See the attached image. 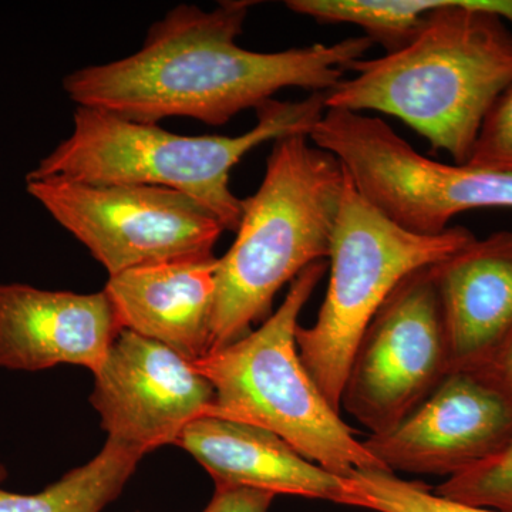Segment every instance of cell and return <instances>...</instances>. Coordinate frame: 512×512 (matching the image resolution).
Listing matches in <instances>:
<instances>
[{
  "label": "cell",
  "instance_id": "obj_13",
  "mask_svg": "<svg viewBox=\"0 0 512 512\" xmlns=\"http://www.w3.org/2000/svg\"><path fill=\"white\" fill-rule=\"evenodd\" d=\"M175 446L191 454L215 485L254 488L360 508L349 477L329 473L261 427L204 416L192 421Z\"/></svg>",
  "mask_w": 512,
  "mask_h": 512
},
{
  "label": "cell",
  "instance_id": "obj_3",
  "mask_svg": "<svg viewBox=\"0 0 512 512\" xmlns=\"http://www.w3.org/2000/svg\"><path fill=\"white\" fill-rule=\"evenodd\" d=\"M346 183L338 158L308 136L274 141L264 180L242 200L234 244L217 261L211 350L248 335L286 284L328 261Z\"/></svg>",
  "mask_w": 512,
  "mask_h": 512
},
{
  "label": "cell",
  "instance_id": "obj_16",
  "mask_svg": "<svg viewBox=\"0 0 512 512\" xmlns=\"http://www.w3.org/2000/svg\"><path fill=\"white\" fill-rule=\"evenodd\" d=\"M144 457L134 448L107 440L93 460L36 494L0 488V512H103L116 501Z\"/></svg>",
  "mask_w": 512,
  "mask_h": 512
},
{
  "label": "cell",
  "instance_id": "obj_4",
  "mask_svg": "<svg viewBox=\"0 0 512 512\" xmlns=\"http://www.w3.org/2000/svg\"><path fill=\"white\" fill-rule=\"evenodd\" d=\"M326 93L301 101L269 100L258 121L238 137L181 136L158 124L77 106L73 131L30 171L33 178L89 184H143L170 188L210 211L225 231L237 232L242 200L231 191L232 168L265 141L308 136L326 113Z\"/></svg>",
  "mask_w": 512,
  "mask_h": 512
},
{
  "label": "cell",
  "instance_id": "obj_5",
  "mask_svg": "<svg viewBox=\"0 0 512 512\" xmlns=\"http://www.w3.org/2000/svg\"><path fill=\"white\" fill-rule=\"evenodd\" d=\"M328 268V261L308 266L258 329L191 363L214 389L208 416L271 431L339 477L355 470L389 471L330 406L299 356V315Z\"/></svg>",
  "mask_w": 512,
  "mask_h": 512
},
{
  "label": "cell",
  "instance_id": "obj_14",
  "mask_svg": "<svg viewBox=\"0 0 512 512\" xmlns=\"http://www.w3.org/2000/svg\"><path fill=\"white\" fill-rule=\"evenodd\" d=\"M217 256L138 266L109 276L123 330L156 340L190 362L211 350Z\"/></svg>",
  "mask_w": 512,
  "mask_h": 512
},
{
  "label": "cell",
  "instance_id": "obj_11",
  "mask_svg": "<svg viewBox=\"0 0 512 512\" xmlns=\"http://www.w3.org/2000/svg\"><path fill=\"white\" fill-rule=\"evenodd\" d=\"M512 439V400L471 370H454L384 434L363 441L396 474L454 477L493 457Z\"/></svg>",
  "mask_w": 512,
  "mask_h": 512
},
{
  "label": "cell",
  "instance_id": "obj_2",
  "mask_svg": "<svg viewBox=\"0 0 512 512\" xmlns=\"http://www.w3.org/2000/svg\"><path fill=\"white\" fill-rule=\"evenodd\" d=\"M427 16L407 45L357 60L326 93V109L397 117L467 164L485 116L512 84V29L485 0H426Z\"/></svg>",
  "mask_w": 512,
  "mask_h": 512
},
{
  "label": "cell",
  "instance_id": "obj_17",
  "mask_svg": "<svg viewBox=\"0 0 512 512\" xmlns=\"http://www.w3.org/2000/svg\"><path fill=\"white\" fill-rule=\"evenodd\" d=\"M349 480L360 508L376 512H510L441 497L426 484L403 480L390 471L355 470Z\"/></svg>",
  "mask_w": 512,
  "mask_h": 512
},
{
  "label": "cell",
  "instance_id": "obj_7",
  "mask_svg": "<svg viewBox=\"0 0 512 512\" xmlns=\"http://www.w3.org/2000/svg\"><path fill=\"white\" fill-rule=\"evenodd\" d=\"M309 138L338 158L370 205L413 234L439 235L461 212L512 208V174L431 160L377 117L328 109Z\"/></svg>",
  "mask_w": 512,
  "mask_h": 512
},
{
  "label": "cell",
  "instance_id": "obj_20",
  "mask_svg": "<svg viewBox=\"0 0 512 512\" xmlns=\"http://www.w3.org/2000/svg\"><path fill=\"white\" fill-rule=\"evenodd\" d=\"M276 497L254 488L215 485L210 504L202 512H268Z\"/></svg>",
  "mask_w": 512,
  "mask_h": 512
},
{
  "label": "cell",
  "instance_id": "obj_21",
  "mask_svg": "<svg viewBox=\"0 0 512 512\" xmlns=\"http://www.w3.org/2000/svg\"><path fill=\"white\" fill-rule=\"evenodd\" d=\"M471 372L483 377L485 382L512 400V333L493 355Z\"/></svg>",
  "mask_w": 512,
  "mask_h": 512
},
{
  "label": "cell",
  "instance_id": "obj_9",
  "mask_svg": "<svg viewBox=\"0 0 512 512\" xmlns=\"http://www.w3.org/2000/svg\"><path fill=\"white\" fill-rule=\"evenodd\" d=\"M431 266L407 275L387 296L350 362L340 406L370 436L402 423L451 373Z\"/></svg>",
  "mask_w": 512,
  "mask_h": 512
},
{
  "label": "cell",
  "instance_id": "obj_1",
  "mask_svg": "<svg viewBox=\"0 0 512 512\" xmlns=\"http://www.w3.org/2000/svg\"><path fill=\"white\" fill-rule=\"evenodd\" d=\"M252 5L228 0L211 12L178 5L151 26L138 52L67 74L64 92L77 106L138 123L188 117L224 126L288 87L330 92L373 45L357 36L282 52L244 49L237 37Z\"/></svg>",
  "mask_w": 512,
  "mask_h": 512
},
{
  "label": "cell",
  "instance_id": "obj_15",
  "mask_svg": "<svg viewBox=\"0 0 512 512\" xmlns=\"http://www.w3.org/2000/svg\"><path fill=\"white\" fill-rule=\"evenodd\" d=\"M451 372L484 363L512 333V232H495L431 266Z\"/></svg>",
  "mask_w": 512,
  "mask_h": 512
},
{
  "label": "cell",
  "instance_id": "obj_6",
  "mask_svg": "<svg viewBox=\"0 0 512 512\" xmlns=\"http://www.w3.org/2000/svg\"><path fill=\"white\" fill-rule=\"evenodd\" d=\"M473 232L450 227L439 235H417L397 227L346 183L330 248V279L318 318L299 325L302 363L342 413L343 387L357 345L380 306L407 275L439 264L473 242Z\"/></svg>",
  "mask_w": 512,
  "mask_h": 512
},
{
  "label": "cell",
  "instance_id": "obj_18",
  "mask_svg": "<svg viewBox=\"0 0 512 512\" xmlns=\"http://www.w3.org/2000/svg\"><path fill=\"white\" fill-rule=\"evenodd\" d=\"M434 493L477 507L512 512V439L493 457L447 478Z\"/></svg>",
  "mask_w": 512,
  "mask_h": 512
},
{
  "label": "cell",
  "instance_id": "obj_19",
  "mask_svg": "<svg viewBox=\"0 0 512 512\" xmlns=\"http://www.w3.org/2000/svg\"><path fill=\"white\" fill-rule=\"evenodd\" d=\"M468 165L512 174V84L485 116Z\"/></svg>",
  "mask_w": 512,
  "mask_h": 512
},
{
  "label": "cell",
  "instance_id": "obj_12",
  "mask_svg": "<svg viewBox=\"0 0 512 512\" xmlns=\"http://www.w3.org/2000/svg\"><path fill=\"white\" fill-rule=\"evenodd\" d=\"M116 309L104 291H46L0 284V367L40 372L57 365L96 373L120 335Z\"/></svg>",
  "mask_w": 512,
  "mask_h": 512
},
{
  "label": "cell",
  "instance_id": "obj_10",
  "mask_svg": "<svg viewBox=\"0 0 512 512\" xmlns=\"http://www.w3.org/2000/svg\"><path fill=\"white\" fill-rule=\"evenodd\" d=\"M94 375L90 402L109 439L147 453L177 443L214 404L211 383L190 360L121 330Z\"/></svg>",
  "mask_w": 512,
  "mask_h": 512
},
{
  "label": "cell",
  "instance_id": "obj_22",
  "mask_svg": "<svg viewBox=\"0 0 512 512\" xmlns=\"http://www.w3.org/2000/svg\"><path fill=\"white\" fill-rule=\"evenodd\" d=\"M6 477H8V471H6V468L0 464V484L6 480Z\"/></svg>",
  "mask_w": 512,
  "mask_h": 512
},
{
  "label": "cell",
  "instance_id": "obj_8",
  "mask_svg": "<svg viewBox=\"0 0 512 512\" xmlns=\"http://www.w3.org/2000/svg\"><path fill=\"white\" fill-rule=\"evenodd\" d=\"M29 194L109 272L214 256L224 227L197 201L143 184L26 180Z\"/></svg>",
  "mask_w": 512,
  "mask_h": 512
}]
</instances>
